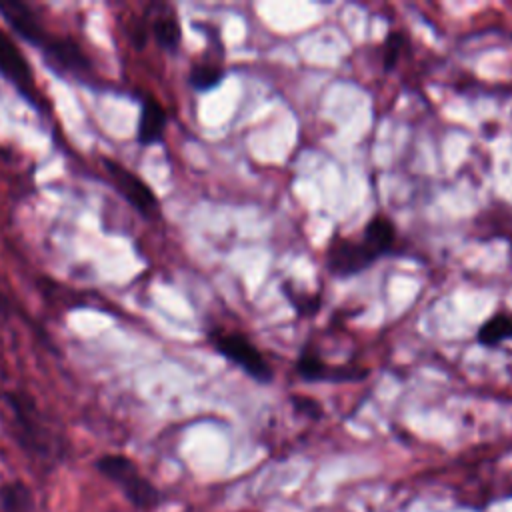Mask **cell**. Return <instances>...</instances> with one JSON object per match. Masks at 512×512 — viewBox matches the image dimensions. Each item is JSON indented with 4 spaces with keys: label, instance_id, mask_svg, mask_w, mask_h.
I'll return each mask as SVG.
<instances>
[{
    "label": "cell",
    "instance_id": "5",
    "mask_svg": "<svg viewBox=\"0 0 512 512\" xmlns=\"http://www.w3.org/2000/svg\"><path fill=\"white\" fill-rule=\"evenodd\" d=\"M380 256L364 240L354 238H332L326 248V268L336 278H350L370 268Z\"/></svg>",
    "mask_w": 512,
    "mask_h": 512
},
{
    "label": "cell",
    "instance_id": "6",
    "mask_svg": "<svg viewBox=\"0 0 512 512\" xmlns=\"http://www.w3.org/2000/svg\"><path fill=\"white\" fill-rule=\"evenodd\" d=\"M104 168H106V174L110 176L112 186L118 190V194L130 206H134L142 216L156 218L160 214V202L156 194L138 174H134L132 170H128L126 166L110 158H104Z\"/></svg>",
    "mask_w": 512,
    "mask_h": 512
},
{
    "label": "cell",
    "instance_id": "14",
    "mask_svg": "<svg viewBox=\"0 0 512 512\" xmlns=\"http://www.w3.org/2000/svg\"><path fill=\"white\" fill-rule=\"evenodd\" d=\"M224 78V68L216 62H198L190 68L188 74V82L194 90L198 92H206L216 88Z\"/></svg>",
    "mask_w": 512,
    "mask_h": 512
},
{
    "label": "cell",
    "instance_id": "10",
    "mask_svg": "<svg viewBox=\"0 0 512 512\" xmlns=\"http://www.w3.org/2000/svg\"><path fill=\"white\" fill-rule=\"evenodd\" d=\"M0 512H40L30 484L20 478L0 482Z\"/></svg>",
    "mask_w": 512,
    "mask_h": 512
},
{
    "label": "cell",
    "instance_id": "17",
    "mask_svg": "<svg viewBox=\"0 0 512 512\" xmlns=\"http://www.w3.org/2000/svg\"><path fill=\"white\" fill-rule=\"evenodd\" d=\"M292 406L298 414L308 416V418H320L322 416V406L318 400L308 398V396H292Z\"/></svg>",
    "mask_w": 512,
    "mask_h": 512
},
{
    "label": "cell",
    "instance_id": "11",
    "mask_svg": "<svg viewBox=\"0 0 512 512\" xmlns=\"http://www.w3.org/2000/svg\"><path fill=\"white\" fill-rule=\"evenodd\" d=\"M362 238L376 250V254L382 258L386 254H390L396 246V228L392 224V220H388L384 214H374L364 230H362Z\"/></svg>",
    "mask_w": 512,
    "mask_h": 512
},
{
    "label": "cell",
    "instance_id": "1",
    "mask_svg": "<svg viewBox=\"0 0 512 512\" xmlns=\"http://www.w3.org/2000/svg\"><path fill=\"white\" fill-rule=\"evenodd\" d=\"M0 422L12 442L36 464L52 470L66 458V442L56 432L34 398L20 390L0 392Z\"/></svg>",
    "mask_w": 512,
    "mask_h": 512
},
{
    "label": "cell",
    "instance_id": "16",
    "mask_svg": "<svg viewBox=\"0 0 512 512\" xmlns=\"http://www.w3.org/2000/svg\"><path fill=\"white\" fill-rule=\"evenodd\" d=\"M284 294L288 296V300L294 304V308L298 310V314L306 316V314H314L320 308V298L312 296V294H302L294 288H290L288 284H284Z\"/></svg>",
    "mask_w": 512,
    "mask_h": 512
},
{
    "label": "cell",
    "instance_id": "4",
    "mask_svg": "<svg viewBox=\"0 0 512 512\" xmlns=\"http://www.w3.org/2000/svg\"><path fill=\"white\" fill-rule=\"evenodd\" d=\"M210 342L218 354H222L232 364L240 366L250 378L268 384L272 380V368L260 350L238 332H210Z\"/></svg>",
    "mask_w": 512,
    "mask_h": 512
},
{
    "label": "cell",
    "instance_id": "13",
    "mask_svg": "<svg viewBox=\"0 0 512 512\" xmlns=\"http://www.w3.org/2000/svg\"><path fill=\"white\" fill-rule=\"evenodd\" d=\"M152 34L156 38V42L160 44V48L174 52L180 46L182 40V30H180V22L178 18L170 12V14H160L154 18L152 22Z\"/></svg>",
    "mask_w": 512,
    "mask_h": 512
},
{
    "label": "cell",
    "instance_id": "7",
    "mask_svg": "<svg viewBox=\"0 0 512 512\" xmlns=\"http://www.w3.org/2000/svg\"><path fill=\"white\" fill-rule=\"evenodd\" d=\"M296 374L306 382H356L368 374L366 368L326 364L316 350L304 348L296 360Z\"/></svg>",
    "mask_w": 512,
    "mask_h": 512
},
{
    "label": "cell",
    "instance_id": "12",
    "mask_svg": "<svg viewBox=\"0 0 512 512\" xmlns=\"http://www.w3.org/2000/svg\"><path fill=\"white\" fill-rule=\"evenodd\" d=\"M478 342L482 346H498L504 340L512 338V314L510 312H496L492 314L480 328L476 334Z\"/></svg>",
    "mask_w": 512,
    "mask_h": 512
},
{
    "label": "cell",
    "instance_id": "2",
    "mask_svg": "<svg viewBox=\"0 0 512 512\" xmlns=\"http://www.w3.org/2000/svg\"><path fill=\"white\" fill-rule=\"evenodd\" d=\"M0 14L16 30V34L42 52L48 66H52L58 74L72 76L82 82H90L94 78L92 62L82 48L66 36L50 34L28 4L18 0H0Z\"/></svg>",
    "mask_w": 512,
    "mask_h": 512
},
{
    "label": "cell",
    "instance_id": "8",
    "mask_svg": "<svg viewBox=\"0 0 512 512\" xmlns=\"http://www.w3.org/2000/svg\"><path fill=\"white\" fill-rule=\"evenodd\" d=\"M0 74L16 86V90L26 96L30 102H36V86H34V74L28 66V60L24 58L22 50L16 46V42L0 30Z\"/></svg>",
    "mask_w": 512,
    "mask_h": 512
},
{
    "label": "cell",
    "instance_id": "9",
    "mask_svg": "<svg viewBox=\"0 0 512 512\" xmlns=\"http://www.w3.org/2000/svg\"><path fill=\"white\" fill-rule=\"evenodd\" d=\"M166 122H168V116H166L164 106L156 98L144 96L142 108H140V118H138V142L142 146H148V144L162 140Z\"/></svg>",
    "mask_w": 512,
    "mask_h": 512
},
{
    "label": "cell",
    "instance_id": "3",
    "mask_svg": "<svg viewBox=\"0 0 512 512\" xmlns=\"http://www.w3.org/2000/svg\"><path fill=\"white\" fill-rule=\"evenodd\" d=\"M94 470L112 484L136 512H154L164 504L162 490L126 454H102L94 460Z\"/></svg>",
    "mask_w": 512,
    "mask_h": 512
},
{
    "label": "cell",
    "instance_id": "15",
    "mask_svg": "<svg viewBox=\"0 0 512 512\" xmlns=\"http://www.w3.org/2000/svg\"><path fill=\"white\" fill-rule=\"evenodd\" d=\"M406 44V36L402 32H390L386 42H384V50H382V66L384 70H392L398 64V58L402 54V48Z\"/></svg>",
    "mask_w": 512,
    "mask_h": 512
},
{
    "label": "cell",
    "instance_id": "18",
    "mask_svg": "<svg viewBox=\"0 0 512 512\" xmlns=\"http://www.w3.org/2000/svg\"><path fill=\"white\" fill-rule=\"evenodd\" d=\"M6 312H10V304H8V300L0 294V314H6Z\"/></svg>",
    "mask_w": 512,
    "mask_h": 512
}]
</instances>
